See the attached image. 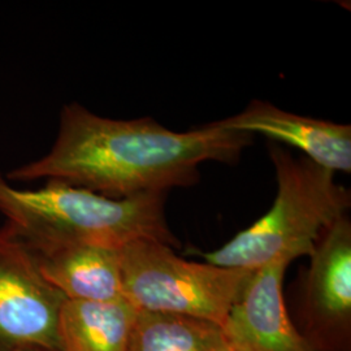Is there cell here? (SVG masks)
<instances>
[{
	"label": "cell",
	"instance_id": "obj_1",
	"mask_svg": "<svg viewBox=\"0 0 351 351\" xmlns=\"http://www.w3.org/2000/svg\"><path fill=\"white\" fill-rule=\"evenodd\" d=\"M251 139L215 123L175 132L150 117L113 120L71 103L62 110L52 149L5 180L63 182L112 199L167 194L195 184L206 162H237Z\"/></svg>",
	"mask_w": 351,
	"mask_h": 351
},
{
	"label": "cell",
	"instance_id": "obj_2",
	"mask_svg": "<svg viewBox=\"0 0 351 351\" xmlns=\"http://www.w3.org/2000/svg\"><path fill=\"white\" fill-rule=\"evenodd\" d=\"M164 201L165 194L112 199L55 181L25 190L0 175V213L34 251L73 245L120 249L137 239L173 247L178 241L167 223Z\"/></svg>",
	"mask_w": 351,
	"mask_h": 351
},
{
	"label": "cell",
	"instance_id": "obj_3",
	"mask_svg": "<svg viewBox=\"0 0 351 351\" xmlns=\"http://www.w3.org/2000/svg\"><path fill=\"white\" fill-rule=\"evenodd\" d=\"M269 155L277 180L271 210L220 249L204 254L207 263L255 271L277 261L310 258L322 234L350 208V191L335 172L277 145L269 146Z\"/></svg>",
	"mask_w": 351,
	"mask_h": 351
},
{
	"label": "cell",
	"instance_id": "obj_4",
	"mask_svg": "<svg viewBox=\"0 0 351 351\" xmlns=\"http://www.w3.org/2000/svg\"><path fill=\"white\" fill-rule=\"evenodd\" d=\"M123 297L142 311L185 315L223 326L252 271L182 259L162 242L137 239L119 249Z\"/></svg>",
	"mask_w": 351,
	"mask_h": 351
},
{
	"label": "cell",
	"instance_id": "obj_5",
	"mask_svg": "<svg viewBox=\"0 0 351 351\" xmlns=\"http://www.w3.org/2000/svg\"><path fill=\"white\" fill-rule=\"evenodd\" d=\"M66 298L43 277L36 256L11 226L0 228V350H60Z\"/></svg>",
	"mask_w": 351,
	"mask_h": 351
},
{
	"label": "cell",
	"instance_id": "obj_6",
	"mask_svg": "<svg viewBox=\"0 0 351 351\" xmlns=\"http://www.w3.org/2000/svg\"><path fill=\"white\" fill-rule=\"evenodd\" d=\"M302 336L315 351L351 350V223L326 229L310 255L303 282Z\"/></svg>",
	"mask_w": 351,
	"mask_h": 351
},
{
	"label": "cell",
	"instance_id": "obj_7",
	"mask_svg": "<svg viewBox=\"0 0 351 351\" xmlns=\"http://www.w3.org/2000/svg\"><path fill=\"white\" fill-rule=\"evenodd\" d=\"M288 262L252 271L223 324L230 351H315L287 310L282 282Z\"/></svg>",
	"mask_w": 351,
	"mask_h": 351
},
{
	"label": "cell",
	"instance_id": "obj_8",
	"mask_svg": "<svg viewBox=\"0 0 351 351\" xmlns=\"http://www.w3.org/2000/svg\"><path fill=\"white\" fill-rule=\"evenodd\" d=\"M215 124L251 136L263 134L301 150L304 158L335 173H350V125L288 112L262 101H251L242 112Z\"/></svg>",
	"mask_w": 351,
	"mask_h": 351
},
{
	"label": "cell",
	"instance_id": "obj_9",
	"mask_svg": "<svg viewBox=\"0 0 351 351\" xmlns=\"http://www.w3.org/2000/svg\"><path fill=\"white\" fill-rule=\"evenodd\" d=\"M32 251L40 274L68 301L124 300L119 249L73 245Z\"/></svg>",
	"mask_w": 351,
	"mask_h": 351
},
{
	"label": "cell",
	"instance_id": "obj_10",
	"mask_svg": "<svg viewBox=\"0 0 351 351\" xmlns=\"http://www.w3.org/2000/svg\"><path fill=\"white\" fill-rule=\"evenodd\" d=\"M138 310L125 300L65 301L59 319L62 351H128Z\"/></svg>",
	"mask_w": 351,
	"mask_h": 351
},
{
	"label": "cell",
	"instance_id": "obj_11",
	"mask_svg": "<svg viewBox=\"0 0 351 351\" xmlns=\"http://www.w3.org/2000/svg\"><path fill=\"white\" fill-rule=\"evenodd\" d=\"M128 351H230L223 328L198 317L138 310Z\"/></svg>",
	"mask_w": 351,
	"mask_h": 351
},
{
	"label": "cell",
	"instance_id": "obj_12",
	"mask_svg": "<svg viewBox=\"0 0 351 351\" xmlns=\"http://www.w3.org/2000/svg\"><path fill=\"white\" fill-rule=\"evenodd\" d=\"M0 351H50L46 349H39V348H24V349H12V350H0Z\"/></svg>",
	"mask_w": 351,
	"mask_h": 351
}]
</instances>
